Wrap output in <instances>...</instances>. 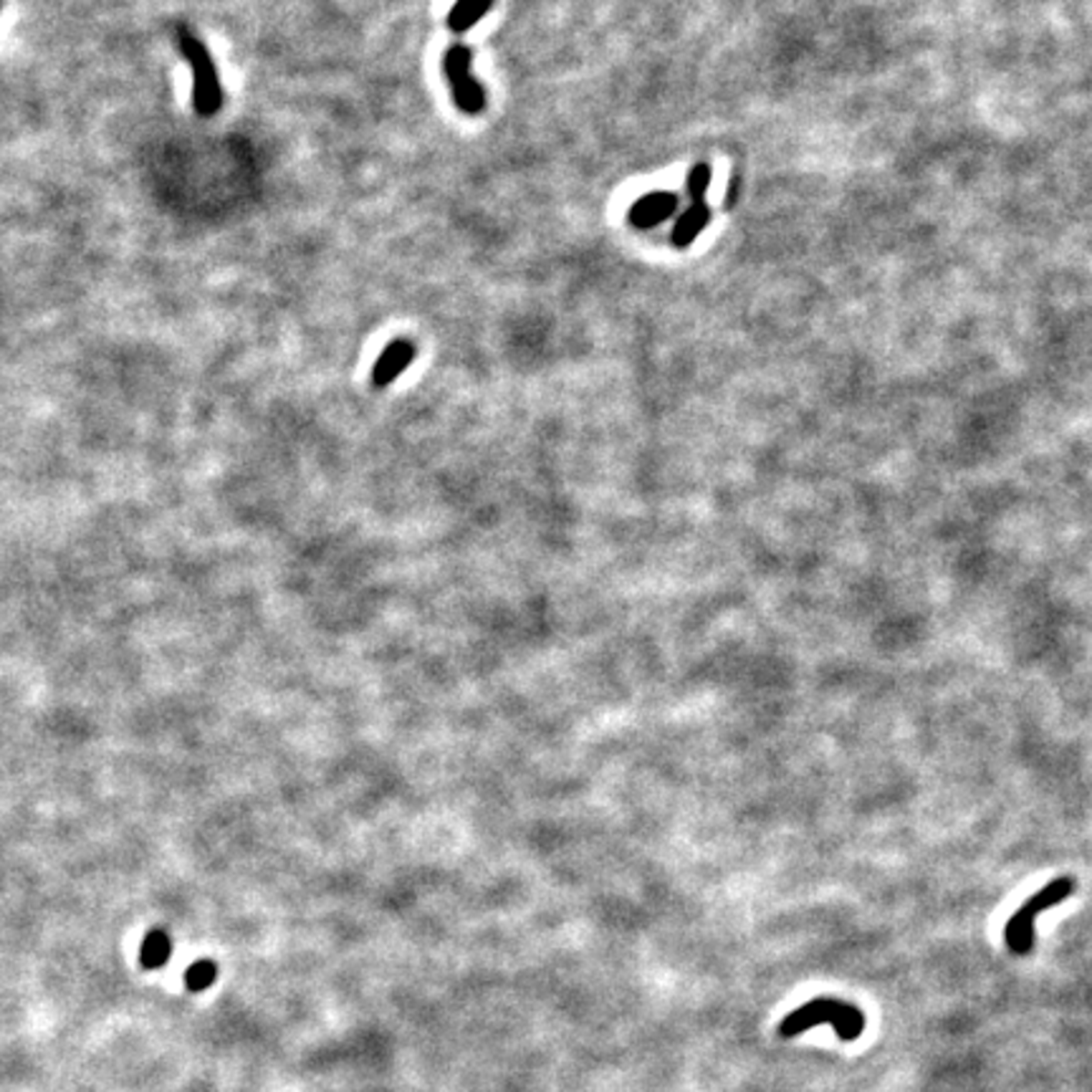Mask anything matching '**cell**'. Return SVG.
<instances>
[{
  "label": "cell",
  "instance_id": "1",
  "mask_svg": "<svg viewBox=\"0 0 1092 1092\" xmlns=\"http://www.w3.org/2000/svg\"><path fill=\"white\" fill-rule=\"evenodd\" d=\"M817 1025H832L837 1036L842 1042H852L865 1029V1016L852 1004L837 1002V999H814L804 1004L797 1012H791L781 1022L779 1032L784 1036H797Z\"/></svg>",
  "mask_w": 1092,
  "mask_h": 1092
},
{
  "label": "cell",
  "instance_id": "2",
  "mask_svg": "<svg viewBox=\"0 0 1092 1092\" xmlns=\"http://www.w3.org/2000/svg\"><path fill=\"white\" fill-rule=\"evenodd\" d=\"M1072 893H1075V880L1065 875V878H1057V880H1052V883H1047L1045 888L1036 890L1029 901H1025V905L1014 913L1012 918L1006 921V928H1004V941H1006L1009 951L1016 954V956H1025V954H1029V951L1035 948L1036 918H1039V915H1042L1045 911H1049L1052 905L1067 901Z\"/></svg>",
  "mask_w": 1092,
  "mask_h": 1092
},
{
  "label": "cell",
  "instance_id": "3",
  "mask_svg": "<svg viewBox=\"0 0 1092 1092\" xmlns=\"http://www.w3.org/2000/svg\"><path fill=\"white\" fill-rule=\"evenodd\" d=\"M178 41H180L182 56L190 61L192 68V107L200 117H213L223 104V89L218 81L213 56L205 48L203 41L188 28L178 31Z\"/></svg>",
  "mask_w": 1092,
  "mask_h": 1092
},
{
  "label": "cell",
  "instance_id": "4",
  "mask_svg": "<svg viewBox=\"0 0 1092 1092\" xmlns=\"http://www.w3.org/2000/svg\"><path fill=\"white\" fill-rule=\"evenodd\" d=\"M471 58H474V54H471L468 46H451L445 51V56H443V71H445L448 84H451L455 107L463 114H481L485 109V94L481 89V84L471 74Z\"/></svg>",
  "mask_w": 1092,
  "mask_h": 1092
},
{
  "label": "cell",
  "instance_id": "5",
  "mask_svg": "<svg viewBox=\"0 0 1092 1092\" xmlns=\"http://www.w3.org/2000/svg\"><path fill=\"white\" fill-rule=\"evenodd\" d=\"M413 360H415V344L410 339H393L383 350V354L377 357L374 367H372L374 387L393 384L413 364Z\"/></svg>",
  "mask_w": 1092,
  "mask_h": 1092
},
{
  "label": "cell",
  "instance_id": "6",
  "mask_svg": "<svg viewBox=\"0 0 1092 1092\" xmlns=\"http://www.w3.org/2000/svg\"><path fill=\"white\" fill-rule=\"evenodd\" d=\"M676 208L678 198L673 192H650V195L638 198V203L632 205L628 218L635 228H653L676 213Z\"/></svg>",
  "mask_w": 1092,
  "mask_h": 1092
},
{
  "label": "cell",
  "instance_id": "7",
  "mask_svg": "<svg viewBox=\"0 0 1092 1092\" xmlns=\"http://www.w3.org/2000/svg\"><path fill=\"white\" fill-rule=\"evenodd\" d=\"M710 220V210L706 203H693L690 208H688L686 213L678 218L676 228H673V246L676 248H688L696 238H699V233L703 230V228L709 226Z\"/></svg>",
  "mask_w": 1092,
  "mask_h": 1092
},
{
  "label": "cell",
  "instance_id": "8",
  "mask_svg": "<svg viewBox=\"0 0 1092 1092\" xmlns=\"http://www.w3.org/2000/svg\"><path fill=\"white\" fill-rule=\"evenodd\" d=\"M491 8H494V0H455V5L448 13V28L453 34H465Z\"/></svg>",
  "mask_w": 1092,
  "mask_h": 1092
},
{
  "label": "cell",
  "instance_id": "9",
  "mask_svg": "<svg viewBox=\"0 0 1092 1092\" xmlns=\"http://www.w3.org/2000/svg\"><path fill=\"white\" fill-rule=\"evenodd\" d=\"M169 956H172L169 935L165 931H159V928L149 931L145 935V941H142V946H139V964L145 969H159V966L168 964Z\"/></svg>",
  "mask_w": 1092,
  "mask_h": 1092
},
{
  "label": "cell",
  "instance_id": "10",
  "mask_svg": "<svg viewBox=\"0 0 1092 1092\" xmlns=\"http://www.w3.org/2000/svg\"><path fill=\"white\" fill-rule=\"evenodd\" d=\"M710 178H713V169H710V165H706V162H700V165H696V168L688 172L686 190L693 203H703V198H706V192H709L710 188Z\"/></svg>",
  "mask_w": 1092,
  "mask_h": 1092
},
{
  "label": "cell",
  "instance_id": "11",
  "mask_svg": "<svg viewBox=\"0 0 1092 1092\" xmlns=\"http://www.w3.org/2000/svg\"><path fill=\"white\" fill-rule=\"evenodd\" d=\"M218 976L213 961H195L188 974H185V986L190 991H205Z\"/></svg>",
  "mask_w": 1092,
  "mask_h": 1092
}]
</instances>
